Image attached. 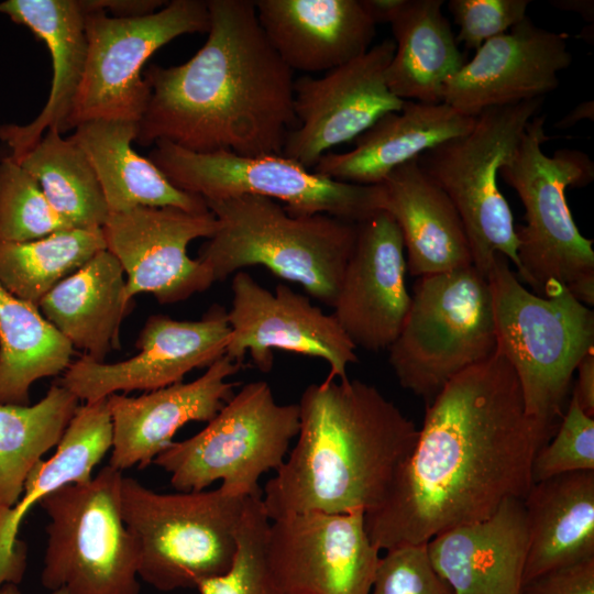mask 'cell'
Wrapping results in <instances>:
<instances>
[{
    "label": "cell",
    "instance_id": "obj_39",
    "mask_svg": "<svg viewBox=\"0 0 594 594\" xmlns=\"http://www.w3.org/2000/svg\"><path fill=\"white\" fill-rule=\"evenodd\" d=\"M370 594H454L433 568L426 543L403 544L381 557Z\"/></svg>",
    "mask_w": 594,
    "mask_h": 594
},
{
    "label": "cell",
    "instance_id": "obj_5",
    "mask_svg": "<svg viewBox=\"0 0 594 594\" xmlns=\"http://www.w3.org/2000/svg\"><path fill=\"white\" fill-rule=\"evenodd\" d=\"M546 117L535 116L498 176L510 186L525 208V226L516 227L518 279L532 293L546 296L554 284L565 286L586 306L594 305L593 240L579 231L570 211L566 188L584 187L594 179V163L581 151H542L549 139Z\"/></svg>",
    "mask_w": 594,
    "mask_h": 594
},
{
    "label": "cell",
    "instance_id": "obj_18",
    "mask_svg": "<svg viewBox=\"0 0 594 594\" xmlns=\"http://www.w3.org/2000/svg\"><path fill=\"white\" fill-rule=\"evenodd\" d=\"M217 229L210 210L139 206L110 213L102 232L106 250L123 268L128 296L148 293L170 305L215 283L209 268L188 256L187 248L196 239L211 238Z\"/></svg>",
    "mask_w": 594,
    "mask_h": 594
},
{
    "label": "cell",
    "instance_id": "obj_24",
    "mask_svg": "<svg viewBox=\"0 0 594 594\" xmlns=\"http://www.w3.org/2000/svg\"><path fill=\"white\" fill-rule=\"evenodd\" d=\"M522 501L508 498L488 518L427 542L433 568L454 594H518L528 543Z\"/></svg>",
    "mask_w": 594,
    "mask_h": 594
},
{
    "label": "cell",
    "instance_id": "obj_2",
    "mask_svg": "<svg viewBox=\"0 0 594 594\" xmlns=\"http://www.w3.org/2000/svg\"><path fill=\"white\" fill-rule=\"evenodd\" d=\"M206 43L186 63L151 65L135 142L197 153L282 154L296 127L293 70L260 25L252 0H209Z\"/></svg>",
    "mask_w": 594,
    "mask_h": 594
},
{
    "label": "cell",
    "instance_id": "obj_32",
    "mask_svg": "<svg viewBox=\"0 0 594 594\" xmlns=\"http://www.w3.org/2000/svg\"><path fill=\"white\" fill-rule=\"evenodd\" d=\"M73 354L37 307L0 284V405H30L32 385L64 373Z\"/></svg>",
    "mask_w": 594,
    "mask_h": 594
},
{
    "label": "cell",
    "instance_id": "obj_10",
    "mask_svg": "<svg viewBox=\"0 0 594 594\" xmlns=\"http://www.w3.org/2000/svg\"><path fill=\"white\" fill-rule=\"evenodd\" d=\"M122 471L106 465L88 482L45 496L42 585L67 594H140L139 552L121 512Z\"/></svg>",
    "mask_w": 594,
    "mask_h": 594
},
{
    "label": "cell",
    "instance_id": "obj_16",
    "mask_svg": "<svg viewBox=\"0 0 594 594\" xmlns=\"http://www.w3.org/2000/svg\"><path fill=\"white\" fill-rule=\"evenodd\" d=\"M231 289V339L224 354L230 360L243 364L249 353L253 365L267 373L273 351L283 350L324 360L329 378H348L346 367L359 361L356 348L332 314L285 284L272 293L245 271L233 275Z\"/></svg>",
    "mask_w": 594,
    "mask_h": 594
},
{
    "label": "cell",
    "instance_id": "obj_3",
    "mask_svg": "<svg viewBox=\"0 0 594 594\" xmlns=\"http://www.w3.org/2000/svg\"><path fill=\"white\" fill-rule=\"evenodd\" d=\"M298 406L297 442L262 492L270 520L380 507L415 448L416 424L375 386L349 377L310 384Z\"/></svg>",
    "mask_w": 594,
    "mask_h": 594
},
{
    "label": "cell",
    "instance_id": "obj_7",
    "mask_svg": "<svg viewBox=\"0 0 594 594\" xmlns=\"http://www.w3.org/2000/svg\"><path fill=\"white\" fill-rule=\"evenodd\" d=\"M250 495L213 491L161 494L123 475L121 512L139 552V578L170 592L224 573Z\"/></svg>",
    "mask_w": 594,
    "mask_h": 594
},
{
    "label": "cell",
    "instance_id": "obj_23",
    "mask_svg": "<svg viewBox=\"0 0 594 594\" xmlns=\"http://www.w3.org/2000/svg\"><path fill=\"white\" fill-rule=\"evenodd\" d=\"M267 40L294 72L318 73L371 47L376 24L361 0H256Z\"/></svg>",
    "mask_w": 594,
    "mask_h": 594
},
{
    "label": "cell",
    "instance_id": "obj_22",
    "mask_svg": "<svg viewBox=\"0 0 594 594\" xmlns=\"http://www.w3.org/2000/svg\"><path fill=\"white\" fill-rule=\"evenodd\" d=\"M0 13L30 29L51 54L53 78L41 113L29 124H0L2 155L18 160L47 130L61 134L72 130L69 120L79 92L87 61V36L79 0H7Z\"/></svg>",
    "mask_w": 594,
    "mask_h": 594
},
{
    "label": "cell",
    "instance_id": "obj_11",
    "mask_svg": "<svg viewBox=\"0 0 594 594\" xmlns=\"http://www.w3.org/2000/svg\"><path fill=\"white\" fill-rule=\"evenodd\" d=\"M299 431V406L278 404L265 381L244 385L195 436L173 442L153 463L178 492L205 491L216 481L243 495L285 461Z\"/></svg>",
    "mask_w": 594,
    "mask_h": 594
},
{
    "label": "cell",
    "instance_id": "obj_20",
    "mask_svg": "<svg viewBox=\"0 0 594 594\" xmlns=\"http://www.w3.org/2000/svg\"><path fill=\"white\" fill-rule=\"evenodd\" d=\"M398 224L385 210L358 223L355 244L333 305V317L355 345L388 350L402 330L411 296Z\"/></svg>",
    "mask_w": 594,
    "mask_h": 594
},
{
    "label": "cell",
    "instance_id": "obj_44",
    "mask_svg": "<svg viewBox=\"0 0 594 594\" xmlns=\"http://www.w3.org/2000/svg\"><path fill=\"white\" fill-rule=\"evenodd\" d=\"M363 7L377 23H389L395 16L404 0H361Z\"/></svg>",
    "mask_w": 594,
    "mask_h": 594
},
{
    "label": "cell",
    "instance_id": "obj_21",
    "mask_svg": "<svg viewBox=\"0 0 594 594\" xmlns=\"http://www.w3.org/2000/svg\"><path fill=\"white\" fill-rule=\"evenodd\" d=\"M243 364L223 355L198 378L151 391L139 397L111 394L107 406L112 424L109 465L123 471L153 463L190 421L209 422L234 395L228 378Z\"/></svg>",
    "mask_w": 594,
    "mask_h": 594
},
{
    "label": "cell",
    "instance_id": "obj_29",
    "mask_svg": "<svg viewBox=\"0 0 594 594\" xmlns=\"http://www.w3.org/2000/svg\"><path fill=\"white\" fill-rule=\"evenodd\" d=\"M522 502L528 534L522 582L594 558V471L532 483Z\"/></svg>",
    "mask_w": 594,
    "mask_h": 594
},
{
    "label": "cell",
    "instance_id": "obj_25",
    "mask_svg": "<svg viewBox=\"0 0 594 594\" xmlns=\"http://www.w3.org/2000/svg\"><path fill=\"white\" fill-rule=\"evenodd\" d=\"M474 123L475 117L444 102L405 100L399 111L383 116L359 135L351 151L326 153L312 170L338 182L380 185L398 166L468 133Z\"/></svg>",
    "mask_w": 594,
    "mask_h": 594
},
{
    "label": "cell",
    "instance_id": "obj_13",
    "mask_svg": "<svg viewBox=\"0 0 594 594\" xmlns=\"http://www.w3.org/2000/svg\"><path fill=\"white\" fill-rule=\"evenodd\" d=\"M80 6L87 61L69 120L72 129L91 120L139 123L150 98V87L141 76L146 61L174 38L208 33L210 26L208 3L202 0L167 1L152 14L130 19Z\"/></svg>",
    "mask_w": 594,
    "mask_h": 594
},
{
    "label": "cell",
    "instance_id": "obj_36",
    "mask_svg": "<svg viewBox=\"0 0 594 594\" xmlns=\"http://www.w3.org/2000/svg\"><path fill=\"white\" fill-rule=\"evenodd\" d=\"M270 518L262 492L246 499L238 530V546L230 568L197 586L199 594H282L267 561Z\"/></svg>",
    "mask_w": 594,
    "mask_h": 594
},
{
    "label": "cell",
    "instance_id": "obj_15",
    "mask_svg": "<svg viewBox=\"0 0 594 594\" xmlns=\"http://www.w3.org/2000/svg\"><path fill=\"white\" fill-rule=\"evenodd\" d=\"M266 551L282 594H370L381 559L363 510L271 520Z\"/></svg>",
    "mask_w": 594,
    "mask_h": 594
},
{
    "label": "cell",
    "instance_id": "obj_14",
    "mask_svg": "<svg viewBox=\"0 0 594 594\" xmlns=\"http://www.w3.org/2000/svg\"><path fill=\"white\" fill-rule=\"evenodd\" d=\"M394 52V40L386 38L322 77L294 80L296 127L287 133L282 155L314 168L328 150L399 111L405 100L389 90L385 77Z\"/></svg>",
    "mask_w": 594,
    "mask_h": 594
},
{
    "label": "cell",
    "instance_id": "obj_45",
    "mask_svg": "<svg viewBox=\"0 0 594 594\" xmlns=\"http://www.w3.org/2000/svg\"><path fill=\"white\" fill-rule=\"evenodd\" d=\"M594 119V102L583 101L574 107L565 117L556 123L558 129H569L582 120Z\"/></svg>",
    "mask_w": 594,
    "mask_h": 594
},
{
    "label": "cell",
    "instance_id": "obj_38",
    "mask_svg": "<svg viewBox=\"0 0 594 594\" xmlns=\"http://www.w3.org/2000/svg\"><path fill=\"white\" fill-rule=\"evenodd\" d=\"M581 471H594V418L581 409L572 394L554 435L534 458L531 480L537 483Z\"/></svg>",
    "mask_w": 594,
    "mask_h": 594
},
{
    "label": "cell",
    "instance_id": "obj_9",
    "mask_svg": "<svg viewBox=\"0 0 594 594\" xmlns=\"http://www.w3.org/2000/svg\"><path fill=\"white\" fill-rule=\"evenodd\" d=\"M543 98L486 109L471 131L417 157L421 170L448 196L463 222L473 266L487 277L497 254L519 271L518 239L497 179L504 162L538 114Z\"/></svg>",
    "mask_w": 594,
    "mask_h": 594
},
{
    "label": "cell",
    "instance_id": "obj_4",
    "mask_svg": "<svg viewBox=\"0 0 594 594\" xmlns=\"http://www.w3.org/2000/svg\"><path fill=\"white\" fill-rule=\"evenodd\" d=\"M218 222L197 260L215 282L262 265L333 307L352 254L358 223L329 215H293L282 204L244 195L206 201Z\"/></svg>",
    "mask_w": 594,
    "mask_h": 594
},
{
    "label": "cell",
    "instance_id": "obj_48",
    "mask_svg": "<svg viewBox=\"0 0 594 594\" xmlns=\"http://www.w3.org/2000/svg\"><path fill=\"white\" fill-rule=\"evenodd\" d=\"M51 594H67V593L63 590H57V591H53Z\"/></svg>",
    "mask_w": 594,
    "mask_h": 594
},
{
    "label": "cell",
    "instance_id": "obj_17",
    "mask_svg": "<svg viewBox=\"0 0 594 594\" xmlns=\"http://www.w3.org/2000/svg\"><path fill=\"white\" fill-rule=\"evenodd\" d=\"M230 339L228 311L218 304L199 320L152 315L136 338L135 355L117 363L82 355L58 383L85 403L118 392L155 391L183 382L195 369L209 367L226 354Z\"/></svg>",
    "mask_w": 594,
    "mask_h": 594
},
{
    "label": "cell",
    "instance_id": "obj_42",
    "mask_svg": "<svg viewBox=\"0 0 594 594\" xmlns=\"http://www.w3.org/2000/svg\"><path fill=\"white\" fill-rule=\"evenodd\" d=\"M86 8L99 9L113 18L130 19L152 14L162 9L164 0H80Z\"/></svg>",
    "mask_w": 594,
    "mask_h": 594
},
{
    "label": "cell",
    "instance_id": "obj_26",
    "mask_svg": "<svg viewBox=\"0 0 594 594\" xmlns=\"http://www.w3.org/2000/svg\"><path fill=\"white\" fill-rule=\"evenodd\" d=\"M111 446L107 398L79 405L55 453L32 469L19 499L0 509V587L18 585L24 576L26 546L18 539V534L30 508L64 485L91 480L94 468Z\"/></svg>",
    "mask_w": 594,
    "mask_h": 594
},
{
    "label": "cell",
    "instance_id": "obj_34",
    "mask_svg": "<svg viewBox=\"0 0 594 594\" xmlns=\"http://www.w3.org/2000/svg\"><path fill=\"white\" fill-rule=\"evenodd\" d=\"M14 161L33 176L50 205L72 227H103L110 212L101 186L88 157L69 138L47 130Z\"/></svg>",
    "mask_w": 594,
    "mask_h": 594
},
{
    "label": "cell",
    "instance_id": "obj_35",
    "mask_svg": "<svg viewBox=\"0 0 594 594\" xmlns=\"http://www.w3.org/2000/svg\"><path fill=\"white\" fill-rule=\"evenodd\" d=\"M102 250V228H70L24 242L0 239V284L38 308L54 286Z\"/></svg>",
    "mask_w": 594,
    "mask_h": 594
},
{
    "label": "cell",
    "instance_id": "obj_19",
    "mask_svg": "<svg viewBox=\"0 0 594 594\" xmlns=\"http://www.w3.org/2000/svg\"><path fill=\"white\" fill-rule=\"evenodd\" d=\"M568 35L537 26L528 16L485 42L442 88V102L476 117L482 111L544 98L570 66Z\"/></svg>",
    "mask_w": 594,
    "mask_h": 594
},
{
    "label": "cell",
    "instance_id": "obj_43",
    "mask_svg": "<svg viewBox=\"0 0 594 594\" xmlns=\"http://www.w3.org/2000/svg\"><path fill=\"white\" fill-rule=\"evenodd\" d=\"M578 380L572 394L575 396L581 409L594 418V353H586L578 367Z\"/></svg>",
    "mask_w": 594,
    "mask_h": 594
},
{
    "label": "cell",
    "instance_id": "obj_33",
    "mask_svg": "<svg viewBox=\"0 0 594 594\" xmlns=\"http://www.w3.org/2000/svg\"><path fill=\"white\" fill-rule=\"evenodd\" d=\"M79 402L55 383L34 405H0V509L19 499L32 469L59 443Z\"/></svg>",
    "mask_w": 594,
    "mask_h": 594
},
{
    "label": "cell",
    "instance_id": "obj_41",
    "mask_svg": "<svg viewBox=\"0 0 594 594\" xmlns=\"http://www.w3.org/2000/svg\"><path fill=\"white\" fill-rule=\"evenodd\" d=\"M518 594H594V558L531 578Z\"/></svg>",
    "mask_w": 594,
    "mask_h": 594
},
{
    "label": "cell",
    "instance_id": "obj_12",
    "mask_svg": "<svg viewBox=\"0 0 594 594\" xmlns=\"http://www.w3.org/2000/svg\"><path fill=\"white\" fill-rule=\"evenodd\" d=\"M154 145L148 160L175 187L205 201L260 196L283 202L293 215L324 213L353 223L384 210L381 185L338 182L282 154L197 153L163 140Z\"/></svg>",
    "mask_w": 594,
    "mask_h": 594
},
{
    "label": "cell",
    "instance_id": "obj_27",
    "mask_svg": "<svg viewBox=\"0 0 594 594\" xmlns=\"http://www.w3.org/2000/svg\"><path fill=\"white\" fill-rule=\"evenodd\" d=\"M380 185L384 210L402 232L411 275L421 277L473 265L460 215L421 170L417 158L392 170Z\"/></svg>",
    "mask_w": 594,
    "mask_h": 594
},
{
    "label": "cell",
    "instance_id": "obj_1",
    "mask_svg": "<svg viewBox=\"0 0 594 594\" xmlns=\"http://www.w3.org/2000/svg\"><path fill=\"white\" fill-rule=\"evenodd\" d=\"M558 427L530 417L517 376L496 352L454 376L427 405L415 448L376 509L365 514L381 551L426 543L525 498L531 465Z\"/></svg>",
    "mask_w": 594,
    "mask_h": 594
},
{
    "label": "cell",
    "instance_id": "obj_40",
    "mask_svg": "<svg viewBox=\"0 0 594 594\" xmlns=\"http://www.w3.org/2000/svg\"><path fill=\"white\" fill-rule=\"evenodd\" d=\"M528 0H450L448 9L459 25L458 43L477 50L527 18Z\"/></svg>",
    "mask_w": 594,
    "mask_h": 594
},
{
    "label": "cell",
    "instance_id": "obj_30",
    "mask_svg": "<svg viewBox=\"0 0 594 594\" xmlns=\"http://www.w3.org/2000/svg\"><path fill=\"white\" fill-rule=\"evenodd\" d=\"M136 136L138 123L122 120L82 122L69 136L88 157L109 212L139 206L209 211L201 197L175 187L153 162L132 148Z\"/></svg>",
    "mask_w": 594,
    "mask_h": 594
},
{
    "label": "cell",
    "instance_id": "obj_46",
    "mask_svg": "<svg viewBox=\"0 0 594 594\" xmlns=\"http://www.w3.org/2000/svg\"><path fill=\"white\" fill-rule=\"evenodd\" d=\"M552 4L561 10L578 12L584 20L593 22L594 2L592 0H560L552 1Z\"/></svg>",
    "mask_w": 594,
    "mask_h": 594
},
{
    "label": "cell",
    "instance_id": "obj_28",
    "mask_svg": "<svg viewBox=\"0 0 594 594\" xmlns=\"http://www.w3.org/2000/svg\"><path fill=\"white\" fill-rule=\"evenodd\" d=\"M133 308L119 261L108 250L95 254L41 300L44 318L84 355L105 362L120 350V329Z\"/></svg>",
    "mask_w": 594,
    "mask_h": 594
},
{
    "label": "cell",
    "instance_id": "obj_47",
    "mask_svg": "<svg viewBox=\"0 0 594 594\" xmlns=\"http://www.w3.org/2000/svg\"><path fill=\"white\" fill-rule=\"evenodd\" d=\"M0 594H23L18 585L15 584H6L0 587Z\"/></svg>",
    "mask_w": 594,
    "mask_h": 594
},
{
    "label": "cell",
    "instance_id": "obj_31",
    "mask_svg": "<svg viewBox=\"0 0 594 594\" xmlns=\"http://www.w3.org/2000/svg\"><path fill=\"white\" fill-rule=\"evenodd\" d=\"M442 6V0H404L389 22L395 52L385 77L402 100L442 102L446 80L465 63Z\"/></svg>",
    "mask_w": 594,
    "mask_h": 594
},
{
    "label": "cell",
    "instance_id": "obj_6",
    "mask_svg": "<svg viewBox=\"0 0 594 594\" xmlns=\"http://www.w3.org/2000/svg\"><path fill=\"white\" fill-rule=\"evenodd\" d=\"M497 351L513 367L526 413L558 427L574 372L594 346V312L554 284L528 290L502 254L488 272Z\"/></svg>",
    "mask_w": 594,
    "mask_h": 594
},
{
    "label": "cell",
    "instance_id": "obj_8",
    "mask_svg": "<svg viewBox=\"0 0 594 594\" xmlns=\"http://www.w3.org/2000/svg\"><path fill=\"white\" fill-rule=\"evenodd\" d=\"M388 362L400 386L430 403L497 350L490 283L473 265L418 277Z\"/></svg>",
    "mask_w": 594,
    "mask_h": 594
},
{
    "label": "cell",
    "instance_id": "obj_37",
    "mask_svg": "<svg viewBox=\"0 0 594 594\" xmlns=\"http://www.w3.org/2000/svg\"><path fill=\"white\" fill-rule=\"evenodd\" d=\"M74 228L18 162L0 156V239L24 242Z\"/></svg>",
    "mask_w": 594,
    "mask_h": 594
}]
</instances>
